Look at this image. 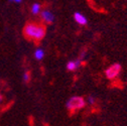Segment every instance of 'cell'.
Segmentation results:
<instances>
[{
    "instance_id": "cell-1",
    "label": "cell",
    "mask_w": 127,
    "mask_h": 126,
    "mask_svg": "<svg viewBox=\"0 0 127 126\" xmlns=\"http://www.w3.org/2000/svg\"><path fill=\"white\" fill-rule=\"evenodd\" d=\"M24 34L28 38L40 40L45 35V29L41 25H37L34 23H29L24 27Z\"/></svg>"
},
{
    "instance_id": "cell-2",
    "label": "cell",
    "mask_w": 127,
    "mask_h": 126,
    "mask_svg": "<svg viewBox=\"0 0 127 126\" xmlns=\"http://www.w3.org/2000/svg\"><path fill=\"white\" fill-rule=\"evenodd\" d=\"M84 105H85V101L81 97H72L67 103V107L71 111L80 109V108L84 107Z\"/></svg>"
},
{
    "instance_id": "cell-3",
    "label": "cell",
    "mask_w": 127,
    "mask_h": 126,
    "mask_svg": "<svg viewBox=\"0 0 127 126\" xmlns=\"http://www.w3.org/2000/svg\"><path fill=\"white\" fill-rule=\"evenodd\" d=\"M120 70H121V67L119 64H115L113 66H111L106 70V77L108 79H114L120 73Z\"/></svg>"
},
{
    "instance_id": "cell-4",
    "label": "cell",
    "mask_w": 127,
    "mask_h": 126,
    "mask_svg": "<svg viewBox=\"0 0 127 126\" xmlns=\"http://www.w3.org/2000/svg\"><path fill=\"white\" fill-rule=\"evenodd\" d=\"M41 18L45 23H53L55 20V15L50 10H43L41 12Z\"/></svg>"
},
{
    "instance_id": "cell-5",
    "label": "cell",
    "mask_w": 127,
    "mask_h": 126,
    "mask_svg": "<svg viewBox=\"0 0 127 126\" xmlns=\"http://www.w3.org/2000/svg\"><path fill=\"white\" fill-rule=\"evenodd\" d=\"M74 17H75V20L77 21V23L81 24V25H85V24H87V18L84 16L82 13L76 12V13L74 14Z\"/></svg>"
},
{
    "instance_id": "cell-6",
    "label": "cell",
    "mask_w": 127,
    "mask_h": 126,
    "mask_svg": "<svg viewBox=\"0 0 127 126\" xmlns=\"http://www.w3.org/2000/svg\"><path fill=\"white\" fill-rule=\"evenodd\" d=\"M80 65H81V61L80 60L75 61V62H69L68 65H67V69L69 71H75V70H77L79 67H80Z\"/></svg>"
},
{
    "instance_id": "cell-7",
    "label": "cell",
    "mask_w": 127,
    "mask_h": 126,
    "mask_svg": "<svg viewBox=\"0 0 127 126\" xmlns=\"http://www.w3.org/2000/svg\"><path fill=\"white\" fill-rule=\"evenodd\" d=\"M34 57H35V59L38 60V61L42 60L43 57H44V52H43V50H41V49H37V50L34 52Z\"/></svg>"
},
{
    "instance_id": "cell-8",
    "label": "cell",
    "mask_w": 127,
    "mask_h": 126,
    "mask_svg": "<svg viewBox=\"0 0 127 126\" xmlns=\"http://www.w3.org/2000/svg\"><path fill=\"white\" fill-rule=\"evenodd\" d=\"M31 12H32V14H38L40 12V5L38 3H34L32 4V6H31Z\"/></svg>"
},
{
    "instance_id": "cell-9",
    "label": "cell",
    "mask_w": 127,
    "mask_h": 126,
    "mask_svg": "<svg viewBox=\"0 0 127 126\" xmlns=\"http://www.w3.org/2000/svg\"><path fill=\"white\" fill-rule=\"evenodd\" d=\"M23 80H24L25 82H28V81L30 80V73H29L28 71L23 74Z\"/></svg>"
},
{
    "instance_id": "cell-10",
    "label": "cell",
    "mask_w": 127,
    "mask_h": 126,
    "mask_svg": "<svg viewBox=\"0 0 127 126\" xmlns=\"http://www.w3.org/2000/svg\"><path fill=\"white\" fill-rule=\"evenodd\" d=\"M88 102H89L91 105H93V104H95V99H94L93 97H89V99H88Z\"/></svg>"
},
{
    "instance_id": "cell-11",
    "label": "cell",
    "mask_w": 127,
    "mask_h": 126,
    "mask_svg": "<svg viewBox=\"0 0 127 126\" xmlns=\"http://www.w3.org/2000/svg\"><path fill=\"white\" fill-rule=\"evenodd\" d=\"M10 1L15 2V3H21V2H22V0H10Z\"/></svg>"
},
{
    "instance_id": "cell-12",
    "label": "cell",
    "mask_w": 127,
    "mask_h": 126,
    "mask_svg": "<svg viewBox=\"0 0 127 126\" xmlns=\"http://www.w3.org/2000/svg\"><path fill=\"white\" fill-rule=\"evenodd\" d=\"M1 101H2V96L0 95V103H1Z\"/></svg>"
}]
</instances>
